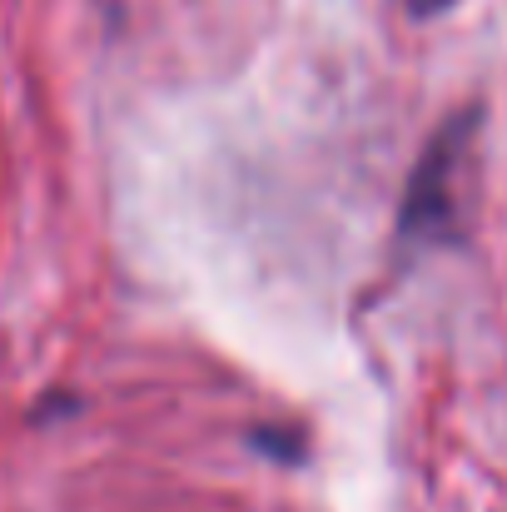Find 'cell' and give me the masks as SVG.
Masks as SVG:
<instances>
[{
    "instance_id": "6da1fadb",
    "label": "cell",
    "mask_w": 507,
    "mask_h": 512,
    "mask_svg": "<svg viewBox=\"0 0 507 512\" xmlns=\"http://www.w3.org/2000/svg\"><path fill=\"white\" fill-rule=\"evenodd\" d=\"M463 120L423 155V170L413 174V189H408V209H403V234H423V239H438L453 219V179L463 165V140H458Z\"/></svg>"
},
{
    "instance_id": "7a4b0ae2",
    "label": "cell",
    "mask_w": 507,
    "mask_h": 512,
    "mask_svg": "<svg viewBox=\"0 0 507 512\" xmlns=\"http://www.w3.org/2000/svg\"><path fill=\"white\" fill-rule=\"evenodd\" d=\"M403 5H408L413 15H438V10H448L453 0H403Z\"/></svg>"
}]
</instances>
